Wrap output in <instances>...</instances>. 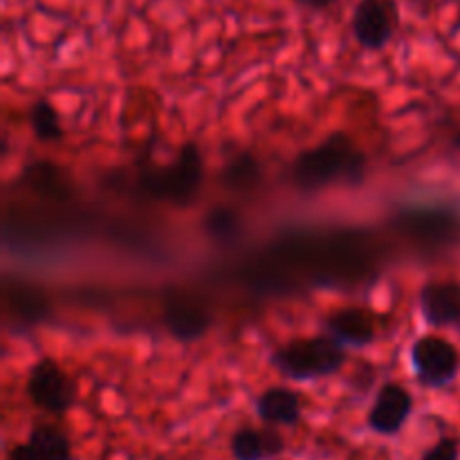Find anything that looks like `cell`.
<instances>
[{
	"instance_id": "obj_15",
	"label": "cell",
	"mask_w": 460,
	"mask_h": 460,
	"mask_svg": "<svg viewBox=\"0 0 460 460\" xmlns=\"http://www.w3.org/2000/svg\"><path fill=\"white\" fill-rule=\"evenodd\" d=\"M205 229L214 241H232L241 234V218L234 209L218 207V209H211V214L207 216Z\"/></svg>"
},
{
	"instance_id": "obj_9",
	"label": "cell",
	"mask_w": 460,
	"mask_h": 460,
	"mask_svg": "<svg viewBox=\"0 0 460 460\" xmlns=\"http://www.w3.org/2000/svg\"><path fill=\"white\" fill-rule=\"evenodd\" d=\"M422 322L431 328L460 326V281L429 279L418 292Z\"/></svg>"
},
{
	"instance_id": "obj_1",
	"label": "cell",
	"mask_w": 460,
	"mask_h": 460,
	"mask_svg": "<svg viewBox=\"0 0 460 460\" xmlns=\"http://www.w3.org/2000/svg\"><path fill=\"white\" fill-rule=\"evenodd\" d=\"M367 153L349 133L335 130L313 148H305L290 166L292 184L304 196H314L328 187H362L367 180Z\"/></svg>"
},
{
	"instance_id": "obj_7",
	"label": "cell",
	"mask_w": 460,
	"mask_h": 460,
	"mask_svg": "<svg viewBox=\"0 0 460 460\" xmlns=\"http://www.w3.org/2000/svg\"><path fill=\"white\" fill-rule=\"evenodd\" d=\"M214 323L211 310L184 290H169L164 295V326L182 344L202 340Z\"/></svg>"
},
{
	"instance_id": "obj_14",
	"label": "cell",
	"mask_w": 460,
	"mask_h": 460,
	"mask_svg": "<svg viewBox=\"0 0 460 460\" xmlns=\"http://www.w3.org/2000/svg\"><path fill=\"white\" fill-rule=\"evenodd\" d=\"M27 443L34 445L48 460H75L70 438L54 425H36Z\"/></svg>"
},
{
	"instance_id": "obj_18",
	"label": "cell",
	"mask_w": 460,
	"mask_h": 460,
	"mask_svg": "<svg viewBox=\"0 0 460 460\" xmlns=\"http://www.w3.org/2000/svg\"><path fill=\"white\" fill-rule=\"evenodd\" d=\"M299 7L308 9V12H328V9L335 7L340 0H295Z\"/></svg>"
},
{
	"instance_id": "obj_11",
	"label": "cell",
	"mask_w": 460,
	"mask_h": 460,
	"mask_svg": "<svg viewBox=\"0 0 460 460\" xmlns=\"http://www.w3.org/2000/svg\"><path fill=\"white\" fill-rule=\"evenodd\" d=\"M256 413L265 425L295 427L304 418V400L290 386L274 385L256 398Z\"/></svg>"
},
{
	"instance_id": "obj_12",
	"label": "cell",
	"mask_w": 460,
	"mask_h": 460,
	"mask_svg": "<svg viewBox=\"0 0 460 460\" xmlns=\"http://www.w3.org/2000/svg\"><path fill=\"white\" fill-rule=\"evenodd\" d=\"M229 452L234 460H272L286 452V438L272 425L263 429L241 427L232 434Z\"/></svg>"
},
{
	"instance_id": "obj_13",
	"label": "cell",
	"mask_w": 460,
	"mask_h": 460,
	"mask_svg": "<svg viewBox=\"0 0 460 460\" xmlns=\"http://www.w3.org/2000/svg\"><path fill=\"white\" fill-rule=\"evenodd\" d=\"M27 119H30V128L39 142L52 144L61 142V139L66 137L61 115H58V111L54 108V103L49 102V99H34L30 106V112H27Z\"/></svg>"
},
{
	"instance_id": "obj_16",
	"label": "cell",
	"mask_w": 460,
	"mask_h": 460,
	"mask_svg": "<svg viewBox=\"0 0 460 460\" xmlns=\"http://www.w3.org/2000/svg\"><path fill=\"white\" fill-rule=\"evenodd\" d=\"M420 460H458V440L445 436L434 447L427 449Z\"/></svg>"
},
{
	"instance_id": "obj_4",
	"label": "cell",
	"mask_w": 460,
	"mask_h": 460,
	"mask_svg": "<svg viewBox=\"0 0 460 460\" xmlns=\"http://www.w3.org/2000/svg\"><path fill=\"white\" fill-rule=\"evenodd\" d=\"M413 376L422 389H447L460 373V350L447 337L427 332L409 349Z\"/></svg>"
},
{
	"instance_id": "obj_10",
	"label": "cell",
	"mask_w": 460,
	"mask_h": 460,
	"mask_svg": "<svg viewBox=\"0 0 460 460\" xmlns=\"http://www.w3.org/2000/svg\"><path fill=\"white\" fill-rule=\"evenodd\" d=\"M323 331L335 337L346 349H368L377 340L376 314L362 305L337 308L322 322Z\"/></svg>"
},
{
	"instance_id": "obj_5",
	"label": "cell",
	"mask_w": 460,
	"mask_h": 460,
	"mask_svg": "<svg viewBox=\"0 0 460 460\" xmlns=\"http://www.w3.org/2000/svg\"><path fill=\"white\" fill-rule=\"evenodd\" d=\"M25 394L36 409L52 416H66L76 404V385L61 364L52 358H40L27 373Z\"/></svg>"
},
{
	"instance_id": "obj_2",
	"label": "cell",
	"mask_w": 460,
	"mask_h": 460,
	"mask_svg": "<svg viewBox=\"0 0 460 460\" xmlns=\"http://www.w3.org/2000/svg\"><path fill=\"white\" fill-rule=\"evenodd\" d=\"M349 362V349L326 331L296 337L270 353V364L292 382H317L340 373Z\"/></svg>"
},
{
	"instance_id": "obj_8",
	"label": "cell",
	"mask_w": 460,
	"mask_h": 460,
	"mask_svg": "<svg viewBox=\"0 0 460 460\" xmlns=\"http://www.w3.org/2000/svg\"><path fill=\"white\" fill-rule=\"evenodd\" d=\"M413 413V395L409 394L407 386L400 382H385L377 389L376 400L368 409V429L377 436H398L402 427Z\"/></svg>"
},
{
	"instance_id": "obj_6",
	"label": "cell",
	"mask_w": 460,
	"mask_h": 460,
	"mask_svg": "<svg viewBox=\"0 0 460 460\" xmlns=\"http://www.w3.org/2000/svg\"><path fill=\"white\" fill-rule=\"evenodd\" d=\"M400 27L398 0H358L350 16V31L367 52H380L394 40Z\"/></svg>"
},
{
	"instance_id": "obj_3",
	"label": "cell",
	"mask_w": 460,
	"mask_h": 460,
	"mask_svg": "<svg viewBox=\"0 0 460 460\" xmlns=\"http://www.w3.org/2000/svg\"><path fill=\"white\" fill-rule=\"evenodd\" d=\"M202 180H205V157H202L198 144L187 142L171 164L142 175L139 187H142L144 196L153 198V200L189 207L196 202Z\"/></svg>"
},
{
	"instance_id": "obj_17",
	"label": "cell",
	"mask_w": 460,
	"mask_h": 460,
	"mask_svg": "<svg viewBox=\"0 0 460 460\" xmlns=\"http://www.w3.org/2000/svg\"><path fill=\"white\" fill-rule=\"evenodd\" d=\"M7 460H48V458H45L31 443H22V445H13V447L9 449Z\"/></svg>"
}]
</instances>
